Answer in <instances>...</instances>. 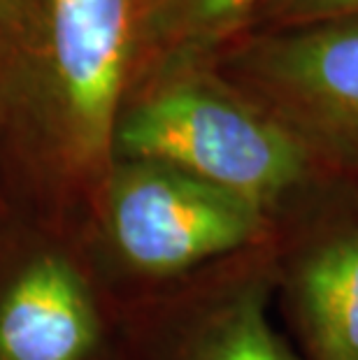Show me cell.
<instances>
[{
    "instance_id": "cell-9",
    "label": "cell",
    "mask_w": 358,
    "mask_h": 360,
    "mask_svg": "<svg viewBox=\"0 0 358 360\" xmlns=\"http://www.w3.org/2000/svg\"><path fill=\"white\" fill-rule=\"evenodd\" d=\"M345 17H358V0H279L261 28L305 26Z\"/></svg>"
},
{
    "instance_id": "cell-4",
    "label": "cell",
    "mask_w": 358,
    "mask_h": 360,
    "mask_svg": "<svg viewBox=\"0 0 358 360\" xmlns=\"http://www.w3.org/2000/svg\"><path fill=\"white\" fill-rule=\"evenodd\" d=\"M212 63L326 172L358 177V17L254 30Z\"/></svg>"
},
{
    "instance_id": "cell-1",
    "label": "cell",
    "mask_w": 358,
    "mask_h": 360,
    "mask_svg": "<svg viewBox=\"0 0 358 360\" xmlns=\"http://www.w3.org/2000/svg\"><path fill=\"white\" fill-rule=\"evenodd\" d=\"M144 0H0V165L14 212L77 233L114 163Z\"/></svg>"
},
{
    "instance_id": "cell-5",
    "label": "cell",
    "mask_w": 358,
    "mask_h": 360,
    "mask_svg": "<svg viewBox=\"0 0 358 360\" xmlns=\"http://www.w3.org/2000/svg\"><path fill=\"white\" fill-rule=\"evenodd\" d=\"M0 360H124L119 304L77 237L19 212L0 226Z\"/></svg>"
},
{
    "instance_id": "cell-7",
    "label": "cell",
    "mask_w": 358,
    "mask_h": 360,
    "mask_svg": "<svg viewBox=\"0 0 358 360\" xmlns=\"http://www.w3.org/2000/svg\"><path fill=\"white\" fill-rule=\"evenodd\" d=\"M272 221L277 304L305 360H358V177L324 174Z\"/></svg>"
},
{
    "instance_id": "cell-10",
    "label": "cell",
    "mask_w": 358,
    "mask_h": 360,
    "mask_svg": "<svg viewBox=\"0 0 358 360\" xmlns=\"http://www.w3.org/2000/svg\"><path fill=\"white\" fill-rule=\"evenodd\" d=\"M14 214V207L10 200V193H7V184H5V174H3V165H0V226L5 224Z\"/></svg>"
},
{
    "instance_id": "cell-6",
    "label": "cell",
    "mask_w": 358,
    "mask_h": 360,
    "mask_svg": "<svg viewBox=\"0 0 358 360\" xmlns=\"http://www.w3.org/2000/svg\"><path fill=\"white\" fill-rule=\"evenodd\" d=\"M275 237L121 304L124 360H302L272 321Z\"/></svg>"
},
{
    "instance_id": "cell-8",
    "label": "cell",
    "mask_w": 358,
    "mask_h": 360,
    "mask_svg": "<svg viewBox=\"0 0 358 360\" xmlns=\"http://www.w3.org/2000/svg\"><path fill=\"white\" fill-rule=\"evenodd\" d=\"M277 3L279 0H144L131 86L167 65L212 63L228 44L261 28Z\"/></svg>"
},
{
    "instance_id": "cell-2",
    "label": "cell",
    "mask_w": 358,
    "mask_h": 360,
    "mask_svg": "<svg viewBox=\"0 0 358 360\" xmlns=\"http://www.w3.org/2000/svg\"><path fill=\"white\" fill-rule=\"evenodd\" d=\"M114 158L170 165L270 219L331 174L215 63L167 65L135 82L117 119Z\"/></svg>"
},
{
    "instance_id": "cell-3",
    "label": "cell",
    "mask_w": 358,
    "mask_h": 360,
    "mask_svg": "<svg viewBox=\"0 0 358 360\" xmlns=\"http://www.w3.org/2000/svg\"><path fill=\"white\" fill-rule=\"evenodd\" d=\"M75 237L121 307L270 242L275 221L170 165L114 158Z\"/></svg>"
}]
</instances>
